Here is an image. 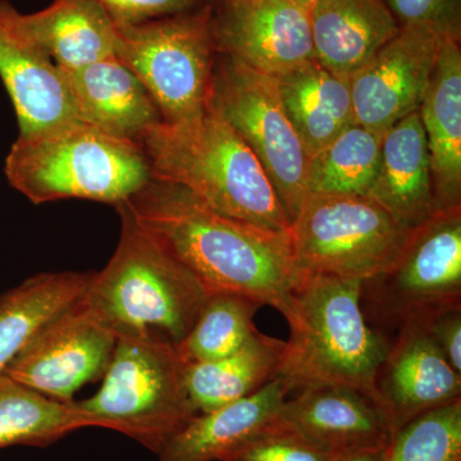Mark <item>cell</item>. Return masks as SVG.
Returning a JSON list of instances; mask_svg holds the SVG:
<instances>
[{
	"mask_svg": "<svg viewBox=\"0 0 461 461\" xmlns=\"http://www.w3.org/2000/svg\"><path fill=\"white\" fill-rule=\"evenodd\" d=\"M99 427L76 402H60L0 375V448L47 447L76 430Z\"/></svg>",
	"mask_w": 461,
	"mask_h": 461,
	"instance_id": "obj_26",
	"label": "cell"
},
{
	"mask_svg": "<svg viewBox=\"0 0 461 461\" xmlns=\"http://www.w3.org/2000/svg\"><path fill=\"white\" fill-rule=\"evenodd\" d=\"M360 304L368 323L384 336L461 304V211L437 214L415 230L393 268L362 282Z\"/></svg>",
	"mask_w": 461,
	"mask_h": 461,
	"instance_id": "obj_10",
	"label": "cell"
},
{
	"mask_svg": "<svg viewBox=\"0 0 461 461\" xmlns=\"http://www.w3.org/2000/svg\"><path fill=\"white\" fill-rule=\"evenodd\" d=\"M417 321L445 359L461 375V304L430 312Z\"/></svg>",
	"mask_w": 461,
	"mask_h": 461,
	"instance_id": "obj_33",
	"label": "cell"
},
{
	"mask_svg": "<svg viewBox=\"0 0 461 461\" xmlns=\"http://www.w3.org/2000/svg\"><path fill=\"white\" fill-rule=\"evenodd\" d=\"M262 306L241 294H211L189 335L177 346L184 362H212L239 351L258 332L254 315Z\"/></svg>",
	"mask_w": 461,
	"mask_h": 461,
	"instance_id": "obj_28",
	"label": "cell"
},
{
	"mask_svg": "<svg viewBox=\"0 0 461 461\" xmlns=\"http://www.w3.org/2000/svg\"><path fill=\"white\" fill-rule=\"evenodd\" d=\"M115 58L147 87L165 122L209 108L218 58L212 5L133 25L115 23Z\"/></svg>",
	"mask_w": 461,
	"mask_h": 461,
	"instance_id": "obj_7",
	"label": "cell"
},
{
	"mask_svg": "<svg viewBox=\"0 0 461 461\" xmlns=\"http://www.w3.org/2000/svg\"><path fill=\"white\" fill-rule=\"evenodd\" d=\"M139 144L151 177L184 187L227 217L260 229L290 230L284 205L259 160L211 105L195 117L154 124Z\"/></svg>",
	"mask_w": 461,
	"mask_h": 461,
	"instance_id": "obj_2",
	"label": "cell"
},
{
	"mask_svg": "<svg viewBox=\"0 0 461 461\" xmlns=\"http://www.w3.org/2000/svg\"><path fill=\"white\" fill-rule=\"evenodd\" d=\"M0 78L16 112L20 135L77 120L62 71L26 32L20 12L7 0H0Z\"/></svg>",
	"mask_w": 461,
	"mask_h": 461,
	"instance_id": "obj_14",
	"label": "cell"
},
{
	"mask_svg": "<svg viewBox=\"0 0 461 461\" xmlns=\"http://www.w3.org/2000/svg\"><path fill=\"white\" fill-rule=\"evenodd\" d=\"M5 172L9 185L36 205L83 199L115 206L151 180L139 142L78 120L18 136Z\"/></svg>",
	"mask_w": 461,
	"mask_h": 461,
	"instance_id": "obj_5",
	"label": "cell"
},
{
	"mask_svg": "<svg viewBox=\"0 0 461 461\" xmlns=\"http://www.w3.org/2000/svg\"><path fill=\"white\" fill-rule=\"evenodd\" d=\"M60 71L78 121L136 142L163 121L147 87L115 57Z\"/></svg>",
	"mask_w": 461,
	"mask_h": 461,
	"instance_id": "obj_17",
	"label": "cell"
},
{
	"mask_svg": "<svg viewBox=\"0 0 461 461\" xmlns=\"http://www.w3.org/2000/svg\"><path fill=\"white\" fill-rule=\"evenodd\" d=\"M360 293L362 281L302 273L277 375L291 393L332 384L362 391L377 402L378 373L391 339L366 320Z\"/></svg>",
	"mask_w": 461,
	"mask_h": 461,
	"instance_id": "obj_4",
	"label": "cell"
},
{
	"mask_svg": "<svg viewBox=\"0 0 461 461\" xmlns=\"http://www.w3.org/2000/svg\"><path fill=\"white\" fill-rule=\"evenodd\" d=\"M94 272H45L0 294V375L45 324L76 304Z\"/></svg>",
	"mask_w": 461,
	"mask_h": 461,
	"instance_id": "obj_24",
	"label": "cell"
},
{
	"mask_svg": "<svg viewBox=\"0 0 461 461\" xmlns=\"http://www.w3.org/2000/svg\"><path fill=\"white\" fill-rule=\"evenodd\" d=\"M400 26L430 27L442 38L460 41L461 0H386Z\"/></svg>",
	"mask_w": 461,
	"mask_h": 461,
	"instance_id": "obj_31",
	"label": "cell"
},
{
	"mask_svg": "<svg viewBox=\"0 0 461 461\" xmlns=\"http://www.w3.org/2000/svg\"><path fill=\"white\" fill-rule=\"evenodd\" d=\"M414 232L369 196L309 194L288 236L300 272L363 282L393 268Z\"/></svg>",
	"mask_w": 461,
	"mask_h": 461,
	"instance_id": "obj_8",
	"label": "cell"
},
{
	"mask_svg": "<svg viewBox=\"0 0 461 461\" xmlns=\"http://www.w3.org/2000/svg\"><path fill=\"white\" fill-rule=\"evenodd\" d=\"M384 133L359 124L309 158V194L368 196L381 165Z\"/></svg>",
	"mask_w": 461,
	"mask_h": 461,
	"instance_id": "obj_27",
	"label": "cell"
},
{
	"mask_svg": "<svg viewBox=\"0 0 461 461\" xmlns=\"http://www.w3.org/2000/svg\"><path fill=\"white\" fill-rule=\"evenodd\" d=\"M286 341L258 332L236 353L212 362L186 363L185 382L194 409L214 411L254 395L277 377Z\"/></svg>",
	"mask_w": 461,
	"mask_h": 461,
	"instance_id": "obj_25",
	"label": "cell"
},
{
	"mask_svg": "<svg viewBox=\"0 0 461 461\" xmlns=\"http://www.w3.org/2000/svg\"><path fill=\"white\" fill-rule=\"evenodd\" d=\"M229 461H238V460H233V459H232V460H229Z\"/></svg>",
	"mask_w": 461,
	"mask_h": 461,
	"instance_id": "obj_37",
	"label": "cell"
},
{
	"mask_svg": "<svg viewBox=\"0 0 461 461\" xmlns=\"http://www.w3.org/2000/svg\"><path fill=\"white\" fill-rule=\"evenodd\" d=\"M177 346L154 339H117L102 387L76 405L156 455L198 412L185 382Z\"/></svg>",
	"mask_w": 461,
	"mask_h": 461,
	"instance_id": "obj_6",
	"label": "cell"
},
{
	"mask_svg": "<svg viewBox=\"0 0 461 461\" xmlns=\"http://www.w3.org/2000/svg\"><path fill=\"white\" fill-rule=\"evenodd\" d=\"M368 196L406 230H418L439 214L420 111L384 133L381 165Z\"/></svg>",
	"mask_w": 461,
	"mask_h": 461,
	"instance_id": "obj_18",
	"label": "cell"
},
{
	"mask_svg": "<svg viewBox=\"0 0 461 461\" xmlns=\"http://www.w3.org/2000/svg\"><path fill=\"white\" fill-rule=\"evenodd\" d=\"M388 461H461V400L397 429L388 445Z\"/></svg>",
	"mask_w": 461,
	"mask_h": 461,
	"instance_id": "obj_29",
	"label": "cell"
},
{
	"mask_svg": "<svg viewBox=\"0 0 461 461\" xmlns=\"http://www.w3.org/2000/svg\"><path fill=\"white\" fill-rule=\"evenodd\" d=\"M115 209L120 241L107 266L94 272L81 303L117 339H154L178 346L211 294L122 205Z\"/></svg>",
	"mask_w": 461,
	"mask_h": 461,
	"instance_id": "obj_3",
	"label": "cell"
},
{
	"mask_svg": "<svg viewBox=\"0 0 461 461\" xmlns=\"http://www.w3.org/2000/svg\"><path fill=\"white\" fill-rule=\"evenodd\" d=\"M181 260L209 294L256 299L293 321L297 269L288 232L260 229L213 211L178 185L151 180L121 203Z\"/></svg>",
	"mask_w": 461,
	"mask_h": 461,
	"instance_id": "obj_1",
	"label": "cell"
},
{
	"mask_svg": "<svg viewBox=\"0 0 461 461\" xmlns=\"http://www.w3.org/2000/svg\"><path fill=\"white\" fill-rule=\"evenodd\" d=\"M299 2L304 3L306 5H314L315 2H318V0H299Z\"/></svg>",
	"mask_w": 461,
	"mask_h": 461,
	"instance_id": "obj_35",
	"label": "cell"
},
{
	"mask_svg": "<svg viewBox=\"0 0 461 461\" xmlns=\"http://www.w3.org/2000/svg\"><path fill=\"white\" fill-rule=\"evenodd\" d=\"M315 59L348 78L399 32L386 0H318L311 5Z\"/></svg>",
	"mask_w": 461,
	"mask_h": 461,
	"instance_id": "obj_21",
	"label": "cell"
},
{
	"mask_svg": "<svg viewBox=\"0 0 461 461\" xmlns=\"http://www.w3.org/2000/svg\"><path fill=\"white\" fill-rule=\"evenodd\" d=\"M333 461H388V446L342 455V456L336 457Z\"/></svg>",
	"mask_w": 461,
	"mask_h": 461,
	"instance_id": "obj_34",
	"label": "cell"
},
{
	"mask_svg": "<svg viewBox=\"0 0 461 461\" xmlns=\"http://www.w3.org/2000/svg\"><path fill=\"white\" fill-rule=\"evenodd\" d=\"M117 336L78 300L45 324L5 375L60 402H74L81 387L103 379Z\"/></svg>",
	"mask_w": 461,
	"mask_h": 461,
	"instance_id": "obj_11",
	"label": "cell"
},
{
	"mask_svg": "<svg viewBox=\"0 0 461 461\" xmlns=\"http://www.w3.org/2000/svg\"><path fill=\"white\" fill-rule=\"evenodd\" d=\"M21 21L59 68L115 57L114 21L94 0H53L35 14H21Z\"/></svg>",
	"mask_w": 461,
	"mask_h": 461,
	"instance_id": "obj_23",
	"label": "cell"
},
{
	"mask_svg": "<svg viewBox=\"0 0 461 461\" xmlns=\"http://www.w3.org/2000/svg\"><path fill=\"white\" fill-rule=\"evenodd\" d=\"M211 107L259 160L291 222L309 195L311 157L285 111L275 77L218 54Z\"/></svg>",
	"mask_w": 461,
	"mask_h": 461,
	"instance_id": "obj_9",
	"label": "cell"
},
{
	"mask_svg": "<svg viewBox=\"0 0 461 461\" xmlns=\"http://www.w3.org/2000/svg\"><path fill=\"white\" fill-rule=\"evenodd\" d=\"M218 54L272 77L315 59L311 5L299 0H218Z\"/></svg>",
	"mask_w": 461,
	"mask_h": 461,
	"instance_id": "obj_13",
	"label": "cell"
},
{
	"mask_svg": "<svg viewBox=\"0 0 461 461\" xmlns=\"http://www.w3.org/2000/svg\"><path fill=\"white\" fill-rule=\"evenodd\" d=\"M439 213L461 211V50L445 39L420 107Z\"/></svg>",
	"mask_w": 461,
	"mask_h": 461,
	"instance_id": "obj_19",
	"label": "cell"
},
{
	"mask_svg": "<svg viewBox=\"0 0 461 461\" xmlns=\"http://www.w3.org/2000/svg\"><path fill=\"white\" fill-rule=\"evenodd\" d=\"M461 400V375L417 321L391 339L377 377V402L395 433L424 412Z\"/></svg>",
	"mask_w": 461,
	"mask_h": 461,
	"instance_id": "obj_16",
	"label": "cell"
},
{
	"mask_svg": "<svg viewBox=\"0 0 461 461\" xmlns=\"http://www.w3.org/2000/svg\"><path fill=\"white\" fill-rule=\"evenodd\" d=\"M275 80L285 111L309 157L357 123L348 78L333 74L317 59Z\"/></svg>",
	"mask_w": 461,
	"mask_h": 461,
	"instance_id": "obj_22",
	"label": "cell"
},
{
	"mask_svg": "<svg viewBox=\"0 0 461 461\" xmlns=\"http://www.w3.org/2000/svg\"><path fill=\"white\" fill-rule=\"evenodd\" d=\"M444 41L430 27L400 26L396 35L348 77L355 122L386 133L420 111Z\"/></svg>",
	"mask_w": 461,
	"mask_h": 461,
	"instance_id": "obj_12",
	"label": "cell"
},
{
	"mask_svg": "<svg viewBox=\"0 0 461 461\" xmlns=\"http://www.w3.org/2000/svg\"><path fill=\"white\" fill-rule=\"evenodd\" d=\"M118 25H133L182 14L206 5L205 0H94Z\"/></svg>",
	"mask_w": 461,
	"mask_h": 461,
	"instance_id": "obj_32",
	"label": "cell"
},
{
	"mask_svg": "<svg viewBox=\"0 0 461 461\" xmlns=\"http://www.w3.org/2000/svg\"><path fill=\"white\" fill-rule=\"evenodd\" d=\"M206 3H209V5H214L215 2H218V0H205Z\"/></svg>",
	"mask_w": 461,
	"mask_h": 461,
	"instance_id": "obj_36",
	"label": "cell"
},
{
	"mask_svg": "<svg viewBox=\"0 0 461 461\" xmlns=\"http://www.w3.org/2000/svg\"><path fill=\"white\" fill-rule=\"evenodd\" d=\"M277 420L332 459L386 447L393 429L373 397L345 386L321 384L297 391L277 412Z\"/></svg>",
	"mask_w": 461,
	"mask_h": 461,
	"instance_id": "obj_15",
	"label": "cell"
},
{
	"mask_svg": "<svg viewBox=\"0 0 461 461\" xmlns=\"http://www.w3.org/2000/svg\"><path fill=\"white\" fill-rule=\"evenodd\" d=\"M276 377L254 395L214 411L199 412L157 455V461H227L266 429L290 395Z\"/></svg>",
	"mask_w": 461,
	"mask_h": 461,
	"instance_id": "obj_20",
	"label": "cell"
},
{
	"mask_svg": "<svg viewBox=\"0 0 461 461\" xmlns=\"http://www.w3.org/2000/svg\"><path fill=\"white\" fill-rule=\"evenodd\" d=\"M232 459L238 461H333L332 457L315 447L304 437L277 420V415L266 429L249 439Z\"/></svg>",
	"mask_w": 461,
	"mask_h": 461,
	"instance_id": "obj_30",
	"label": "cell"
}]
</instances>
